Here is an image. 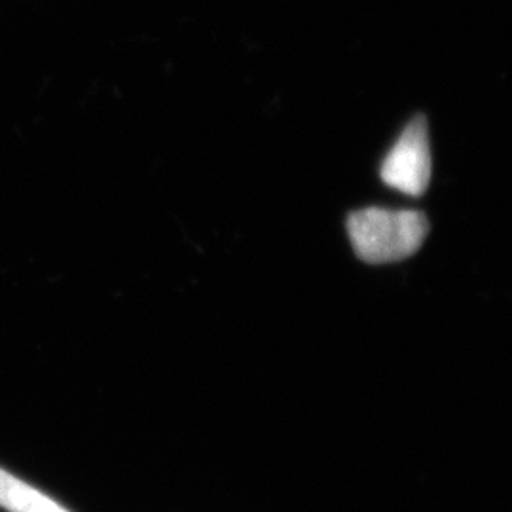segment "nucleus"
<instances>
[{
  "mask_svg": "<svg viewBox=\"0 0 512 512\" xmlns=\"http://www.w3.org/2000/svg\"><path fill=\"white\" fill-rule=\"evenodd\" d=\"M0 507L10 512H67L50 497L0 469Z\"/></svg>",
  "mask_w": 512,
  "mask_h": 512,
  "instance_id": "7ed1b4c3",
  "label": "nucleus"
},
{
  "mask_svg": "<svg viewBox=\"0 0 512 512\" xmlns=\"http://www.w3.org/2000/svg\"><path fill=\"white\" fill-rule=\"evenodd\" d=\"M387 186L408 194L421 196L431 179V145L425 116H414L397 143L387 152L380 169Z\"/></svg>",
  "mask_w": 512,
  "mask_h": 512,
  "instance_id": "f03ea898",
  "label": "nucleus"
},
{
  "mask_svg": "<svg viewBox=\"0 0 512 512\" xmlns=\"http://www.w3.org/2000/svg\"><path fill=\"white\" fill-rule=\"evenodd\" d=\"M427 232L429 220L421 211L366 207L348 217L353 251L368 264L399 262L418 253Z\"/></svg>",
  "mask_w": 512,
  "mask_h": 512,
  "instance_id": "f257e3e1",
  "label": "nucleus"
}]
</instances>
